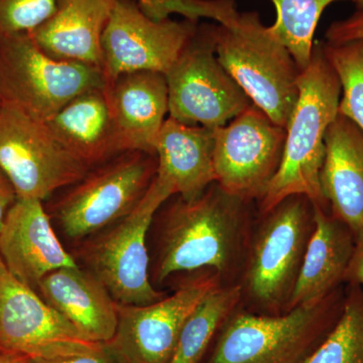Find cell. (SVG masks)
Masks as SVG:
<instances>
[{"label":"cell","mask_w":363,"mask_h":363,"mask_svg":"<svg viewBox=\"0 0 363 363\" xmlns=\"http://www.w3.org/2000/svg\"><path fill=\"white\" fill-rule=\"evenodd\" d=\"M211 184L193 200L178 196L157 210L152 285L173 274L211 269L224 285L240 281L253 222L252 205Z\"/></svg>","instance_id":"1"},{"label":"cell","mask_w":363,"mask_h":363,"mask_svg":"<svg viewBox=\"0 0 363 363\" xmlns=\"http://www.w3.org/2000/svg\"><path fill=\"white\" fill-rule=\"evenodd\" d=\"M205 18L212 25L215 54L272 123L288 125L298 96L301 69L255 11L240 13L233 0H209Z\"/></svg>","instance_id":"2"},{"label":"cell","mask_w":363,"mask_h":363,"mask_svg":"<svg viewBox=\"0 0 363 363\" xmlns=\"http://www.w3.org/2000/svg\"><path fill=\"white\" fill-rule=\"evenodd\" d=\"M298 96L286 128L285 147L278 172L259 202V214L269 212L292 195H305L313 204L328 209L320 174L325 157V135L338 116L341 85L315 43L309 66L298 78Z\"/></svg>","instance_id":"3"},{"label":"cell","mask_w":363,"mask_h":363,"mask_svg":"<svg viewBox=\"0 0 363 363\" xmlns=\"http://www.w3.org/2000/svg\"><path fill=\"white\" fill-rule=\"evenodd\" d=\"M253 226L238 285L248 312L281 315L289 311L308 245L315 228L314 204L292 195Z\"/></svg>","instance_id":"4"},{"label":"cell","mask_w":363,"mask_h":363,"mask_svg":"<svg viewBox=\"0 0 363 363\" xmlns=\"http://www.w3.org/2000/svg\"><path fill=\"white\" fill-rule=\"evenodd\" d=\"M344 298L339 286L281 315L255 314L240 306L222 326L206 363H306L338 321Z\"/></svg>","instance_id":"5"},{"label":"cell","mask_w":363,"mask_h":363,"mask_svg":"<svg viewBox=\"0 0 363 363\" xmlns=\"http://www.w3.org/2000/svg\"><path fill=\"white\" fill-rule=\"evenodd\" d=\"M172 196V189L156 175L130 214L81 240L75 250L74 259L104 284L118 304L149 305L168 295L150 281L147 235L157 210Z\"/></svg>","instance_id":"6"},{"label":"cell","mask_w":363,"mask_h":363,"mask_svg":"<svg viewBox=\"0 0 363 363\" xmlns=\"http://www.w3.org/2000/svg\"><path fill=\"white\" fill-rule=\"evenodd\" d=\"M156 155L126 150L91 168L50 207L62 233L83 240L130 213L157 175Z\"/></svg>","instance_id":"7"},{"label":"cell","mask_w":363,"mask_h":363,"mask_svg":"<svg viewBox=\"0 0 363 363\" xmlns=\"http://www.w3.org/2000/svg\"><path fill=\"white\" fill-rule=\"evenodd\" d=\"M104 86L101 69L51 58L30 32L0 33L2 104L45 123L81 93Z\"/></svg>","instance_id":"8"},{"label":"cell","mask_w":363,"mask_h":363,"mask_svg":"<svg viewBox=\"0 0 363 363\" xmlns=\"http://www.w3.org/2000/svg\"><path fill=\"white\" fill-rule=\"evenodd\" d=\"M171 118L209 130L226 125L252 102L215 54L211 23L195 35L166 73Z\"/></svg>","instance_id":"9"},{"label":"cell","mask_w":363,"mask_h":363,"mask_svg":"<svg viewBox=\"0 0 363 363\" xmlns=\"http://www.w3.org/2000/svg\"><path fill=\"white\" fill-rule=\"evenodd\" d=\"M0 168L18 198L40 201L81 180L90 169L62 147L47 123L4 104L0 109Z\"/></svg>","instance_id":"10"},{"label":"cell","mask_w":363,"mask_h":363,"mask_svg":"<svg viewBox=\"0 0 363 363\" xmlns=\"http://www.w3.org/2000/svg\"><path fill=\"white\" fill-rule=\"evenodd\" d=\"M220 285L216 272L203 269L152 304H118L116 332L105 345L118 363H169L188 318Z\"/></svg>","instance_id":"11"},{"label":"cell","mask_w":363,"mask_h":363,"mask_svg":"<svg viewBox=\"0 0 363 363\" xmlns=\"http://www.w3.org/2000/svg\"><path fill=\"white\" fill-rule=\"evenodd\" d=\"M199 21L152 20L136 0H116L102 35L104 85L133 72L166 75L191 38Z\"/></svg>","instance_id":"12"},{"label":"cell","mask_w":363,"mask_h":363,"mask_svg":"<svg viewBox=\"0 0 363 363\" xmlns=\"http://www.w3.org/2000/svg\"><path fill=\"white\" fill-rule=\"evenodd\" d=\"M215 182L248 202H259L278 172L286 128L255 105L213 130Z\"/></svg>","instance_id":"13"},{"label":"cell","mask_w":363,"mask_h":363,"mask_svg":"<svg viewBox=\"0 0 363 363\" xmlns=\"http://www.w3.org/2000/svg\"><path fill=\"white\" fill-rule=\"evenodd\" d=\"M104 344L86 338L0 257V352L52 357L92 352Z\"/></svg>","instance_id":"14"},{"label":"cell","mask_w":363,"mask_h":363,"mask_svg":"<svg viewBox=\"0 0 363 363\" xmlns=\"http://www.w3.org/2000/svg\"><path fill=\"white\" fill-rule=\"evenodd\" d=\"M0 257L35 292L50 272L78 264L62 245L43 201L33 198H18L7 212L0 228Z\"/></svg>","instance_id":"15"},{"label":"cell","mask_w":363,"mask_h":363,"mask_svg":"<svg viewBox=\"0 0 363 363\" xmlns=\"http://www.w3.org/2000/svg\"><path fill=\"white\" fill-rule=\"evenodd\" d=\"M104 91L124 150L156 155L157 140L169 113L164 74L150 71L123 74L105 84Z\"/></svg>","instance_id":"16"},{"label":"cell","mask_w":363,"mask_h":363,"mask_svg":"<svg viewBox=\"0 0 363 363\" xmlns=\"http://www.w3.org/2000/svg\"><path fill=\"white\" fill-rule=\"evenodd\" d=\"M320 186L335 218L363 233V130L338 113L325 135Z\"/></svg>","instance_id":"17"},{"label":"cell","mask_w":363,"mask_h":363,"mask_svg":"<svg viewBox=\"0 0 363 363\" xmlns=\"http://www.w3.org/2000/svg\"><path fill=\"white\" fill-rule=\"evenodd\" d=\"M38 293L86 338L105 344L118 324V303L104 284L78 264L61 267L40 281Z\"/></svg>","instance_id":"18"},{"label":"cell","mask_w":363,"mask_h":363,"mask_svg":"<svg viewBox=\"0 0 363 363\" xmlns=\"http://www.w3.org/2000/svg\"><path fill=\"white\" fill-rule=\"evenodd\" d=\"M116 0H63L49 20L30 35L58 61L102 67V35Z\"/></svg>","instance_id":"19"},{"label":"cell","mask_w":363,"mask_h":363,"mask_svg":"<svg viewBox=\"0 0 363 363\" xmlns=\"http://www.w3.org/2000/svg\"><path fill=\"white\" fill-rule=\"evenodd\" d=\"M45 123L62 147L89 169L125 152L104 86L73 98Z\"/></svg>","instance_id":"20"},{"label":"cell","mask_w":363,"mask_h":363,"mask_svg":"<svg viewBox=\"0 0 363 363\" xmlns=\"http://www.w3.org/2000/svg\"><path fill=\"white\" fill-rule=\"evenodd\" d=\"M213 130L166 119L157 138V177L185 200L201 196L215 183Z\"/></svg>","instance_id":"21"},{"label":"cell","mask_w":363,"mask_h":363,"mask_svg":"<svg viewBox=\"0 0 363 363\" xmlns=\"http://www.w3.org/2000/svg\"><path fill=\"white\" fill-rule=\"evenodd\" d=\"M313 231L289 311L317 302L344 283L355 248V234L328 209L314 205Z\"/></svg>","instance_id":"22"},{"label":"cell","mask_w":363,"mask_h":363,"mask_svg":"<svg viewBox=\"0 0 363 363\" xmlns=\"http://www.w3.org/2000/svg\"><path fill=\"white\" fill-rule=\"evenodd\" d=\"M241 304L236 285H220L208 294L188 318L169 363H201L222 326Z\"/></svg>","instance_id":"23"},{"label":"cell","mask_w":363,"mask_h":363,"mask_svg":"<svg viewBox=\"0 0 363 363\" xmlns=\"http://www.w3.org/2000/svg\"><path fill=\"white\" fill-rule=\"evenodd\" d=\"M277 11V18L269 32L285 45L296 63L305 70L311 62L314 49V35L325 9L336 1H351L357 9L363 7V0H271Z\"/></svg>","instance_id":"24"},{"label":"cell","mask_w":363,"mask_h":363,"mask_svg":"<svg viewBox=\"0 0 363 363\" xmlns=\"http://www.w3.org/2000/svg\"><path fill=\"white\" fill-rule=\"evenodd\" d=\"M306 363H363V286L350 285L338 321Z\"/></svg>","instance_id":"25"},{"label":"cell","mask_w":363,"mask_h":363,"mask_svg":"<svg viewBox=\"0 0 363 363\" xmlns=\"http://www.w3.org/2000/svg\"><path fill=\"white\" fill-rule=\"evenodd\" d=\"M322 50L340 82L338 113L363 130V39L343 44L322 43Z\"/></svg>","instance_id":"26"},{"label":"cell","mask_w":363,"mask_h":363,"mask_svg":"<svg viewBox=\"0 0 363 363\" xmlns=\"http://www.w3.org/2000/svg\"><path fill=\"white\" fill-rule=\"evenodd\" d=\"M63 0H0V33L32 32L56 13Z\"/></svg>","instance_id":"27"},{"label":"cell","mask_w":363,"mask_h":363,"mask_svg":"<svg viewBox=\"0 0 363 363\" xmlns=\"http://www.w3.org/2000/svg\"><path fill=\"white\" fill-rule=\"evenodd\" d=\"M325 37L329 44H343L363 39V7L357 9L347 18L332 23Z\"/></svg>","instance_id":"28"},{"label":"cell","mask_w":363,"mask_h":363,"mask_svg":"<svg viewBox=\"0 0 363 363\" xmlns=\"http://www.w3.org/2000/svg\"><path fill=\"white\" fill-rule=\"evenodd\" d=\"M28 363H118L111 351L104 345L100 350L92 352L78 354L59 355L52 357L30 358Z\"/></svg>","instance_id":"29"},{"label":"cell","mask_w":363,"mask_h":363,"mask_svg":"<svg viewBox=\"0 0 363 363\" xmlns=\"http://www.w3.org/2000/svg\"><path fill=\"white\" fill-rule=\"evenodd\" d=\"M344 283L363 286V233L355 236L354 252L344 277Z\"/></svg>","instance_id":"30"},{"label":"cell","mask_w":363,"mask_h":363,"mask_svg":"<svg viewBox=\"0 0 363 363\" xmlns=\"http://www.w3.org/2000/svg\"><path fill=\"white\" fill-rule=\"evenodd\" d=\"M18 199L16 190L9 177L0 168V228L4 224L7 212Z\"/></svg>","instance_id":"31"},{"label":"cell","mask_w":363,"mask_h":363,"mask_svg":"<svg viewBox=\"0 0 363 363\" xmlns=\"http://www.w3.org/2000/svg\"><path fill=\"white\" fill-rule=\"evenodd\" d=\"M30 358L16 353L0 352V363H28Z\"/></svg>","instance_id":"32"},{"label":"cell","mask_w":363,"mask_h":363,"mask_svg":"<svg viewBox=\"0 0 363 363\" xmlns=\"http://www.w3.org/2000/svg\"><path fill=\"white\" fill-rule=\"evenodd\" d=\"M1 106H2V102L0 101V109H1Z\"/></svg>","instance_id":"33"},{"label":"cell","mask_w":363,"mask_h":363,"mask_svg":"<svg viewBox=\"0 0 363 363\" xmlns=\"http://www.w3.org/2000/svg\"><path fill=\"white\" fill-rule=\"evenodd\" d=\"M136 1H138H138H140V0H136Z\"/></svg>","instance_id":"34"}]
</instances>
